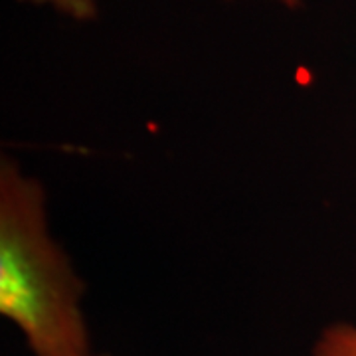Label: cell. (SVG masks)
I'll list each match as a JSON object with an SVG mask.
<instances>
[{
    "instance_id": "cell-1",
    "label": "cell",
    "mask_w": 356,
    "mask_h": 356,
    "mask_svg": "<svg viewBox=\"0 0 356 356\" xmlns=\"http://www.w3.org/2000/svg\"><path fill=\"white\" fill-rule=\"evenodd\" d=\"M83 283L46 224L44 188L13 161L0 166V313L34 356H91Z\"/></svg>"
},
{
    "instance_id": "cell-2",
    "label": "cell",
    "mask_w": 356,
    "mask_h": 356,
    "mask_svg": "<svg viewBox=\"0 0 356 356\" xmlns=\"http://www.w3.org/2000/svg\"><path fill=\"white\" fill-rule=\"evenodd\" d=\"M313 356H356V325L334 323L318 334Z\"/></svg>"
},
{
    "instance_id": "cell-3",
    "label": "cell",
    "mask_w": 356,
    "mask_h": 356,
    "mask_svg": "<svg viewBox=\"0 0 356 356\" xmlns=\"http://www.w3.org/2000/svg\"><path fill=\"white\" fill-rule=\"evenodd\" d=\"M16 2L34 4V6H50L77 22H89L97 16V0H16Z\"/></svg>"
},
{
    "instance_id": "cell-4",
    "label": "cell",
    "mask_w": 356,
    "mask_h": 356,
    "mask_svg": "<svg viewBox=\"0 0 356 356\" xmlns=\"http://www.w3.org/2000/svg\"><path fill=\"white\" fill-rule=\"evenodd\" d=\"M273 2H280L285 8H289V10H297L301 6V0H273Z\"/></svg>"
},
{
    "instance_id": "cell-5",
    "label": "cell",
    "mask_w": 356,
    "mask_h": 356,
    "mask_svg": "<svg viewBox=\"0 0 356 356\" xmlns=\"http://www.w3.org/2000/svg\"><path fill=\"white\" fill-rule=\"evenodd\" d=\"M91 356H103V355H91Z\"/></svg>"
}]
</instances>
